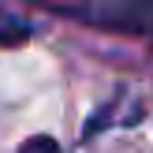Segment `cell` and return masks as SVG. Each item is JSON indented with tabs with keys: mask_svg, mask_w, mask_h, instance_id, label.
Returning <instances> with one entry per match:
<instances>
[{
	"mask_svg": "<svg viewBox=\"0 0 153 153\" xmlns=\"http://www.w3.org/2000/svg\"><path fill=\"white\" fill-rule=\"evenodd\" d=\"M60 19H75L97 30H120V34H153V0H105V4H45Z\"/></svg>",
	"mask_w": 153,
	"mask_h": 153,
	"instance_id": "obj_1",
	"label": "cell"
},
{
	"mask_svg": "<svg viewBox=\"0 0 153 153\" xmlns=\"http://www.w3.org/2000/svg\"><path fill=\"white\" fill-rule=\"evenodd\" d=\"M30 37H34V26H30L22 15L0 7V49H15V45L30 41Z\"/></svg>",
	"mask_w": 153,
	"mask_h": 153,
	"instance_id": "obj_2",
	"label": "cell"
},
{
	"mask_svg": "<svg viewBox=\"0 0 153 153\" xmlns=\"http://www.w3.org/2000/svg\"><path fill=\"white\" fill-rule=\"evenodd\" d=\"M19 153H64V149H60V142L52 134H34V138H26L19 146Z\"/></svg>",
	"mask_w": 153,
	"mask_h": 153,
	"instance_id": "obj_3",
	"label": "cell"
}]
</instances>
